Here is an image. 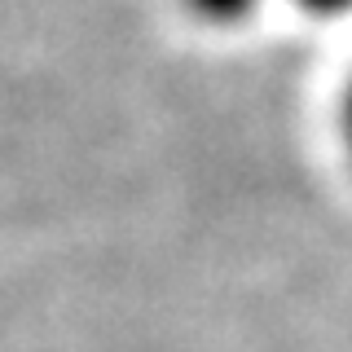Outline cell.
Wrapping results in <instances>:
<instances>
[{"label":"cell","mask_w":352,"mask_h":352,"mask_svg":"<svg viewBox=\"0 0 352 352\" xmlns=\"http://www.w3.org/2000/svg\"><path fill=\"white\" fill-rule=\"evenodd\" d=\"M207 22H242L260 9V0H190Z\"/></svg>","instance_id":"cell-1"},{"label":"cell","mask_w":352,"mask_h":352,"mask_svg":"<svg viewBox=\"0 0 352 352\" xmlns=\"http://www.w3.org/2000/svg\"><path fill=\"white\" fill-rule=\"evenodd\" d=\"M308 14H322V18H335V14H352V0H295Z\"/></svg>","instance_id":"cell-2"},{"label":"cell","mask_w":352,"mask_h":352,"mask_svg":"<svg viewBox=\"0 0 352 352\" xmlns=\"http://www.w3.org/2000/svg\"><path fill=\"white\" fill-rule=\"evenodd\" d=\"M344 141H348V154H352V80H348V93H344Z\"/></svg>","instance_id":"cell-3"}]
</instances>
